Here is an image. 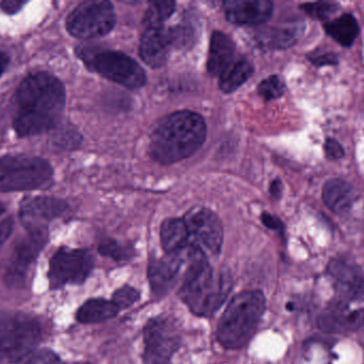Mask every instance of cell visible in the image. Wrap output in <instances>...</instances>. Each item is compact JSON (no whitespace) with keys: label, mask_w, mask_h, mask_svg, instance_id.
Wrapping results in <instances>:
<instances>
[{"label":"cell","mask_w":364,"mask_h":364,"mask_svg":"<svg viewBox=\"0 0 364 364\" xmlns=\"http://www.w3.org/2000/svg\"><path fill=\"white\" fill-rule=\"evenodd\" d=\"M65 102V88L55 75L30 74L15 94V132L19 137H31L53 130L61 120Z\"/></svg>","instance_id":"cell-1"},{"label":"cell","mask_w":364,"mask_h":364,"mask_svg":"<svg viewBox=\"0 0 364 364\" xmlns=\"http://www.w3.org/2000/svg\"><path fill=\"white\" fill-rule=\"evenodd\" d=\"M207 125L198 113H171L151 134L149 153L160 164H175L196 153L205 142Z\"/></svg>","instance_id":"cell-2"},{"label":"cell","mask_w":364,"mask_h":364,"mask_svg":"<svg viewBox=\"0 0 364 364\" xmlns=\"http://www.w3.org/2000/svg\"><path fill=\"white\" fill-rule=\"evenodd\" d=\"M232 286L231 274L214 271L201 252L186 271L179 293L193 313L207 318L222 307Z\"/></svg>","instance_id":"cell-3"},{"label":"cell","mask_w":364,"mask_h":364,"mask_svg":"<svg viewBox=\"0 0 364 364\" xmlns=\"http://www.w3.org/2000/svg\"><path fill=\"white\" fill-rule=\"evenodd\" d=\"M264 295L258 290L235 295L218 321L216 338L229 350L243 348L252 339L265 311Z\"/></svg>","instance_id":"cell-4"},{"label":"cell","mask_w":364,"mask_h":364,"mask_svg":"<svg viewBox=\"0 0 364 364\" xmlns=\"http://www.w3.org/2000/svg\"><path fill=\"white\" fill-rule=\"evenodd\" d=\"M53 182V167L44 158L26 155L0 157V192L47 189Z\"/></svg>","instance_id":"cell-5"},{"label":"cell","mask_w":364,"mask_h":364,"mask_svg":"<svg viewBox=\"0 0 364 364\" xmlns=\"http://www.w3.org/2000/svg\"><path fill=\"white\" fill-rule=\"evenodd\" d=\"M41 328L29 316L0 310V360L17 363L40 343Z\"/></svg>","instance_id":"cell-6"},{"label":"cell","mask_w":364,"mask_h":364,"mask_svg":"<svg viewBox=\"0 0 364 364\" xmlns=\"http://www.w3.org/2000/svg\"><path fill=\"white\" fill-rule=\"evenodd\" d=\"M81 58L87 66L105 78L128 89H139L146 83V74L136 60L121 51L90 53L82 49Z\"/></svg>","instance_id":"cell-7"},{"label":"cell","mask_w":364,"mask_h":364,"mask_svg":"<svg viewBox=\"0 0 364 364\" xmlns=\"http://www.w3.org/2000/svg\"><path fill=\"white\" fill-rule=\"evenodd\" d=\"M117 23L114 6L102 0L85 1L77 6L66 19V29L77 38L91 40L106 36Z\"/></svg>","instance_id":"cell-8"},{"label":"cell","mask_w":364,"mask_h":364,"mask_svg":"<svg viewBox=\"0 0 364 364\" xmlns=\"http://www.w3.org/2000/svg\"><path fill=\"white\" fill-rule=\"evenodd\" d=\"M145 364H172L181 348V336L175 323L166 316L153 318L144 328Z\"/></svg>","instance_id":"cell-9"},{"label":"cell","mask_w":364,"mask_h":364,"mask_svg":"<svg viewBox=\"0 0 364 364\" xmlns=\"http://www.w3.org/2000/svg\"><path fill=\"white\" fill-rule=\"evenodd\" d=\"M93 265V256L87 250L62 248L49 262V284L51 288L83 284Z\"/></svg>","instance_id":"cell-10"},{"label":"cell","mask_w":364,"mask_h":364,"mask_svg":"<svg viewBox=\"0 0 364 364\" xmlns=\"http://www.w3.org/2000/svg\"><path fill=\"white\" fill-rule=\"evenodd\" d=\"M191 245L216 254L220 251L224 230L218 216L209 209L195 207L184 218Z\"/></svg>","instance_id":"cell-11"},{"label":"cell","mask_w":364,"mask_h":364,"mask_svg":"<svg viewBox=\"0 0 364 364\" xmlns=\"http://www.w3.org/2000/svg\"><path fill=\"white\" fill-rule=\"evenodd\" d=\"M68 209L64 201L50 197H29L21 201L19 219L28 232H47V227Z\"/></svg>","instance_id":"cell-12"},{"label":"cell","mask_w":364,"mask_h":364,"mask_svg":"<svg viewBox=\"0 0 364 364\" xmlns=\"http://www.w3.org/2000/svg\"><path fill=\"white\" fill-rule=\"evenodd\" d=\"M46 241L47 232H28L27 236L15 245L9 258L4 269L6 277L14 282L23 279Z\"/></svg>","instance_id":"cell-13"},{"label":"cell","mask_w":364,"mask_h":364,"mask_svg":"<svg viewBox=\"0 0 364 364\" xmlns=\"http://www.w3.org/2000/svg\"><path fill=\"white\" fill-rule=\"evenodd\" d=\"M174 46L170 28L147 27L141 38L140 56L153 68H161L168 61Z\"/></svg>","instance_id":"cell-14"},{"label":"cell","mask_w":364,"mask_h":364,"mask_svg":"<svg viewBox=\"0 0 364 364\" xmlns=\"http://www.w3.org/2000/svg\"><path fill=\"white\" fill-rule=\"evenodd\" d=\"M225 14L230 23L256 26L267 23L274 12L269 0H228L224 2Z\"/></svg>","instance_id":"cell-15"},{"label":"cell","mask_w":364,"mask_h":364,"mask_svg":"<svg viewBox=\"0 0 364 364\" xmlns=\"http://www.w3.org/2000/svg\"><path fill=\"white\" fill-rule=\"evenodd\" d=\"M340 295L352 301L364 298V279L360 271L343 261L333 260L327 269Z\"/></svg>","instance_id":"cell-16"},{"label":"cell","mask_w":364,"mask_h":364,"mask_svg":"<svg viewBox=\"0 0 364 364\" xmlns=\"http://www.w3.org/2000/svg\"><path fill=\"white\" fill-rule=\"evenodd\" d=\"M323 201L331 211L338 215L346 214L357 200L354 186L344 180H329L323 186Z\"/></svg>","instance_id":"cell-17"},{"label":"cell","mask_w":364,"mask_h":364,"mask_svg":"<svg viewBox=\"0 0 364 364\" xmlns=\"http://www.w3.org/2000/svg\"><path fill=\"white\" fill-rule=\"evenodd\" d=\"M235 44L230 36L220 31H214L210 40L208 55V72L212 76H220L233 62Z\"/></svg>","instance_id":"cell-18"},{"label":"cell","mask_w":364,"mask_h":364,"mask_svg":"<svg viewBox=\"0 0 364 364\" xmlns=\"http://www.w3.org/2000/svg\"><path fill=\"white\" fill-rule=\"evenodd\" d=\"M322 331L339 333V331H357L364 329V309L346 312L344 310H333L320 318Z\"/></svg>","instance_id":"cell-19"},{"label":"cell","mask_w":364,"mask_h":364,"mask_svg":"<svg viewBox=\"0 0 364 364\" xmlns=\"http://www.w3.org/2000/svg\"><path fill=\"white\" fill-rule=\"evenodd\" d=\"M162 248L166 254H174L190 245V235L183 219L171 218L164 222L160 231Z\"/></svg>","instance_id":"cell-20"},{"label":"cell","mask_w":364,"mask_h":364,"mask_svg":"<svg viewBox=\"0 0 364 364\" xmlns=\"http://www.w3.org/2000/svg\"><path fill=\"white\" fill-rule=\"evenodd\" d=\"M324 26L328 36L344 47L352 46L360 31L358 21L350 13L327 21Z\"/></svg>","instance_id":"cell-21"},{"label":"cell","mask_w":364,"mask_h":364,"mask_svg":"<svg viewBox=\"0 0 364 364\" xmlns=\"http://www.w3.org/2000/svg\"><path fill=\"white\" fill-rule=\"evenodd\" d=\"M254 74V66L248 60H233L232 63L220 75V89L229 94L237 91Z\"/></svg>","instance_id":"cell-22"},{"label":"cell","mask_w":364,"mask_h":364,"mask_svg":"<svg viewBox=\"0 0 364 364\" xmlns=\"http://www.w3.org/2000/svg\"><path fill=\"white\" fill-rule=\"evenodd\" d=\"M119 311L113 301L102 298L90 299L77 312V320L83 324L104 322L117 316Z\"/></svg>","instance_id":"cell-23"},{"label":"cell","mask_w":364,"mask_h":364,"mask_svg":"<svg viewBox=\"0 0 364 364\" xmlns=\"http://www.w3.org/2000/svg\"><path fill=\"white\" fill-rule=\"evenodd\" d=\"M303 31L304 26L299 24L272 28L267 29L265 33H262L261 41L264 43L265 46L271 48L286 49L299 41Z\"/></svg>","instance_id":"cell-24"},{"label":"cell","mask_w":364,"mask_h":364,"mask_svg":"<svg viewBox=\"0 0 364 364\" xmlns=\"http://www.w3.org/2000/svg\"><path fill=\"white\" fill-rule=\"evenodd\" d=\"M174 1H153L151 2L146 15H145V21L147 27H158L162 26L164 21L168 19L175 11Z\"/></svg>","instance_id":"cell-25"},{"label":"cell","mask_w":364,"mask_h":364,"mask_svg":"<svg viewBox=\"0 0 364 364\" xmlns=\"http://www.w3.org/2000/svg\"><path fill=\"white\" fill-rule=\"evenodd\" d=\"M301 10L312 19L326 21L329 17L335 15L340 10V6L336 2L320 1L304 4L301 6Z\"/></svg>","instance_id":"cell-26"},{"label":"cell","mask_w":364,"mask_h":364,"mask_svg":"<svg viewBox=\"0 0 364 364\" xmlns=\"http://www.w3.org/2000/svg\"><path fill=\"white\" fill-rule=\"evenodd\" d=\"M284 91H286V85L284 81L276 75L261 81L258 87L259 95L267 102L280 98L284 95Z\"/></svg>","instance_id":"cell-27"},{"label":"cell","mask_w":364,"mask_h":364,"mask_svg":"<svg viewBox=\"0 0 364 364\" xmlns=\"http://www.w3.org/2000/svg\"><path fill=\"white\" fill-rule=\"evenodd\" d=\"M100 252L102 256H109L115 261L129 260L132 254V248L121 245L112 239L102 241L100 246Z\"/></svg>","instance_id":"cell-28"},{"label":"cell","mask_w":364,"mask_h":364,"mask_svg":"<svg viewBox=\"0 0 364 364\" xmlns=\"http://www.w3.org/2000/svg\"><path fill=\"white\" fill-rule=\"evenodd\" d=\"M140 294L132 286H122L113 294L112 301L119 310L129 308L139 301Z\"/></svg>","instance_id":"cell-29"},{"label":"cell","mask_w":364,"mask_h":364,"mask_svg":"<svg viewBox=\"0 0 364 364\" xmlns=\"http://www.w3.org/2000/svg\"><path fill=\"white\" fill-rule=\"evenodd\" d=\"M26 364H63L61 359L49 350H40L32 353Z\"/></svg>","instance_id":"cell-30"},{"label":"cell","mask_w":364,"mask_h":364,"mask_svg":"<svg viewBox=\"0 0 364 364\" xmlns=\"http://www.w3.org/2000/svg\"><path fill=\"white\" fill-rule=\"evenodd\" d=\"M13 230V218L6 207L0 203V245L10 237Z\"/></svg>","instance_id":"cell-31"},{"label":"cell","mask_w":364,"mask_h":364,"mask_svg":"<svg viewBox=\"0 0 364 364\" xmlns=\"http://www.w3.org/2000/svg\"><path fill=\"white\" fill-rule=\"evenodd\" d=\"M308 59L310 62L316 66H336L338 64V57L333 53H320L318 51H314V53L308 55Z\"/></svg>","instance_id":"cell-32"},{"label":"cell","mask_w":364,"mask_h":364,"mask_svg":"<svg viewBox=\"0 0 364 364\" xmlns=\"http://www.w3.org/2000/svg\"><path fill=\"white\" fill-rule=\"evenodd\" d=\"M324 149L327 157L331 160H340V158L343 157L344 154H346L343 147H342L336 139H327V140L325 141Z\"/></svg>","instance_id":"cell-33"},{"label":"cell","mask_w":364,"mask_h":364,"mask_svg":"<svg viewBox=\"0 0 364 364\" xmlns=\"http://www.w3.org/2000/svg\"><path fill=\"white\" fill-rule=\"evenodd\" d=\"M25 2L18 1V0H6V1H0V9L8 14H15L23 8Z\"/></svg>","instance_id":"cell-34"},{"label":"cell","mask_w":364,"mask_h":364,"mask_svg":"<svg viewBox=\"0 0 364 364\" xmlns=\"http://www.w3.org/2000/svg\"><path fill=\"white\" fill-rule=\"evenodd\" d=\"M261 219H262V222L265 224V227H267L269 229H272V230L280 231L284 229V224H282V222H280L277 217H275V216L271 215V214H263Z\"/></svg>","instance_id":"cell-35"},{"label":"cell","mask_w":364,"mask_h":364,"mask_svg":"<svg viewBox=\"0 0 364 364\" xmlns=\"http://www.w3.org/2000/svg\"><path fill=\"white\" fill-rule=\"evenodd\" d=\"M271 194L272 196L275 198H280L282 194V184L279 180H275L271 185Z\"/></svg>","instance_id":"cell-36"},{"label":"cell","mask_w":364,"mask_h":364,"mask_svg":"<svg viewBox=\"0 0 364 364\" xmlns=\"http://www.w3.org/2000/svg\"><path fill=\"white\" fill-rule=\"evenodd\" d=\"M9 62H10L9 56L6 55V53L0 51V76L6 72V68H8L9 66Z\"/></svg>","instance_id":"cell-37"},{"label":"cell","mask_w":364,"mask_h":364,"mask_svg":"<svg viewBox=\"0 0 364 364\" xmlns=\"http://www.w3.org/2000/svg\"><path fill=\"white\" fill-rule=\"evenodd\" d=\"M75 364H91V363H75Z\"/></svg>","instance_id":"cell-38"}]
</instances>
